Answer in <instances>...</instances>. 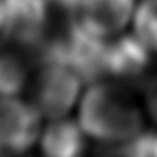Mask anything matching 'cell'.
<instances>
[{"instance_id": "6da1fadb", "label": "cell", "mask_w": 157, "mask_h": 157, "mask_svg": "<svg viewBox=\"0 0 157 157\" xmlns=\"http://www.w3.org/2000/svg\"><path fill=\"white\" fill-rule=\"evenodd\" d=\"M79 125L100 144H123L142 132L144 117L127 85L91 83L79 103Z\"/></svg>"}, {"instance_id": "7a4b0ae2", "label": "cell", "mask_w": 157, "mask_h": 157, "mask_svg": "<svg viewBox=\"0 0 157 157\" xmlns=\"http://www.w3.org/2000/svg\"><path fill=\"white\" fill-rule=\"evenodd\" d=\"M81 76L58 59L39 61L29 83V100L34 108L49 120L61 118L75 106L81 88Z\"/></svg>"}, {"instance_id": "3957f363", "label": "cell", "mask_w": 157, "mask_h": 157, "mask_svg": "<svg viewBox=\"0 0 157 157\" xmlns=\"http://www.w3.org/2000/svg\"><path fill=\"white\" fill-rule=\"evenodd\" d=\"M54 0H2L0 39L12 46L37 54L54 17Z\"/></svg>"}, {"instance_id": "277c9868", "label": "cell", "mask_w": 157, "mask_h": 157, "mask_svg": "<svg viewBox=\"0 0 157 157\" xmlns=\"http://www.w3.org/2000/svg\"><path fill=\"white\" fill-rule=\"evenodd\" d=\"M41 113L17 96H0V155L21 154L36 144Z\"/></svg>"}, {"instance_id": "5b68a950", "label": "cell", "mask_w": 157, "mask_h": 157, "mask_svg": "<svg viewBox=\"0 0 157 157\" xmlns=\"http://www.w3.org/2000/svg\"><path fill=\"white\" fill-rule=\"evenodd\" d=\"M135 0H79L75 9L83 31L95 37H113L133 19Z\"/></svg>"}, {"instance_id": "8992f818", "label": "cell", "mask_w": 157, "mask_h": 157, "mask_svg": "<svg viewBox=\"0 0 157 157\" xmlns=\"http://www.w3.org/2000/svg\"><path fill=\"white\" fill-rule=\"evenodd\" d=\"M36 66L32 52L4 46L0 51V96H17L27 90Z\"/></svg>"}, {"instance_id": "52a82bcc", "label": "cell", "mask_w": 157, "mask_h": 157, "mask_svg": "<svg viewBox=\"0 0 157 157\" xmlns=\"http://www.w3.org/2000/svg\"><path fill=\"white\" fill-rule=\"evenodd\" d=\"M86 133L79 123L66 117L51 120L41 135V149L52 157H76L85 152Z\"/></svg>"}, {"instance_id": "ba28073f", "label": "cell", "mask_w": 157, "mask_h": 157, "mask_svg": "<svg viewBox=\"0 0 157 157\" xmlns=\"http://www.w3.org/2000/svg\"><path fill=\"white\" fill-rule=\"evenodd\" d=\"M133 36L150 52H157V0H140L135 7Z\"/></svg>"}, {"instance_id": "9c48e42d", "label": "cell", "mask_w": 157, "mask_h": 157, "mask_svg": "<svg viewBox=\"0 0 157 157\" xmlns=\"http://www.w3.org/2000/svg\"><path fill=\"white\" fill-rule=\"evenodd\" d=\"M110 152L122 155L157 157V133L140 132L127 142L118 144V149H110Z\"/></svg>"}, {"instance_id": "30bf717a", "label": "cell", "mask_w": 157, "mask_h": 157, "mask_svg": "<svg viewBox=\"0 0 157 157\" xmlns=\"http://www.w3.org/2000/svg\"><path fill=\"white\" fill-rule=\"evenodd\" d=\"M145 103H147V110H149L150 117L157 122V75L150 76L145 83Z\"/></svg>"}, {"instance_id": "8fae6325", "label": "cell", "mask_w": 157, "mask_h": 157, "mask_svg": "<svg viewBox=\"0 0 157 157\" xmlns=\"http://www.w3.org/2000/svg\"><path fill=\"white\" fill-rule=\"evenodd\" d=\"M0 24H2V0H0Z\"/></svg>"}]
</instances>
